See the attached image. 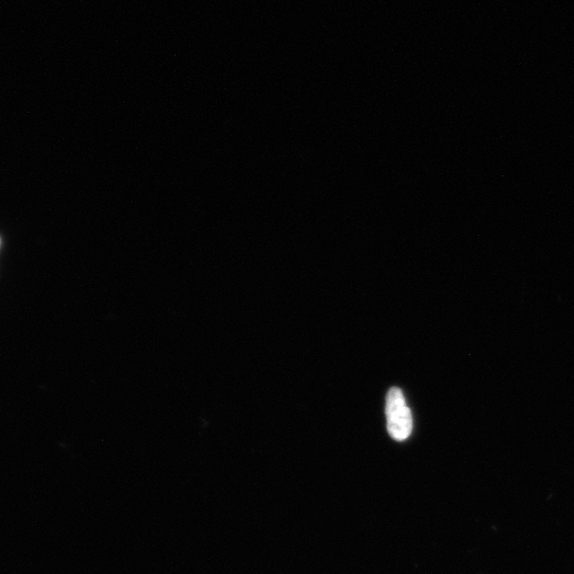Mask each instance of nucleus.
Here are the masks:
<instances>
[{
	"label": "nucleus",
	"instance_id": "nucleus-1",
	"mask_svg": "<svg viewBox=\"0 0 574 574\" xmlns=\"http://www.w3.org/2000/svg\"><path fill=\"white\" fill-rule=\"evenodd\" d=\"M388 433L398 442L407 440L413 429V419L399 388L394 387L386 398Z\"/></svg>",
	"mask_w": 574,
	"mask_h": 574
}]
</instances>
